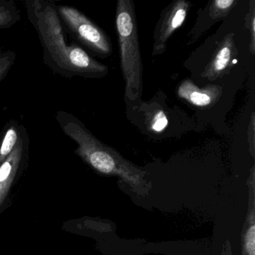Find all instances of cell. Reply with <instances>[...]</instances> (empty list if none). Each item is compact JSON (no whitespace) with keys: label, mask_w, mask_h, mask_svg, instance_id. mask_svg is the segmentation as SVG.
Wrapping results in <instances>:
<instances>
[{"label":"cell","mask_w":255,"mask_h":255,"mask_svg":"<svg viewBox=\"0 0 255 255\" xmlns=\"http://www.w3.org/2000/svg\"><path fill=\"white\" fill-rule=\"evenodd\" d=\"M24 4L42 47L43 62L53 73L67 79H101L108 75L107 65L93 59L80 44L67 40L54 1L26 0Z\"/></svg>","instance_id":"6da1fadb"},{"label":"cell","mask_w":255,"mask_h":255,"mask_svg":"<svg viewBox=\"0 0 255 255\" xmlns=\"http://www.w3.org/2000/svg\"><path fill=\"white\" fill-rule=\"evenodd\" d=\"M56 121L64 133L77 144L75 153L97 172L116 176L141 197H147L152 183L147 172L125 159L116 149L98 139L78 119L68 112L58 111Z\"/></svg>","instance_id":"7a4b0ae2"},{"label":"cell","mask_w":255,"mask_h":255,"mask_svg":"<svg viewBox=\"0 0 255 255\" xmlns=\"http://www.w3.org/2000/svg\"><path fill=\"white\" fill-rule=\"evenodd\" d=\"M116 26L121 68L125 82V101L138 104L142 95L143 65L135 5L132 0L118 1Z\"/></svg>","instance_id":"3957f363"},{"label":"cell","mask_w":255,"mask_h":255,"mask_svg":"<svg viewBox=\"0 0 255 255\" xmlns=\"http://www.w3.org/2000/svg\"><path fill=\"white\" fill-rule=\"evenodd\" d=\"M56 8L64 29L71 38L101 59L111 56L113 44L104 29L74 7L57 5Z\"/></svg>","instance_id":"277c9868"},{"label":"cell","mask_w":255,"mask_h":255,"mask_svg":"<svg viewBox=\"0 0 255 255\" xmlns=\"http://www.w3.org/2000/svg\"><path fill=\"white\" fill-rule=\"evenodd\" d=\"M191 2L187 0H174L159 16L153 32V56L162 54L171 35L184 23Z\"/></svg>","instance_id":"5b68a950"},{"label":"cell","mask_w":255,"mask_h":255,"mask_svg":"<svg viewBox=\"0 0 255 255\" xmlns=\"http://www.w3.org/2000/svg\"><path fill=\"white\" fill-rule=\"evenodd\" d=\"M29 144V134L24 125H22L17 145L8 157L0 164V207L5 202L13 182L27 164Z\"/></svg>","instance_id":"8992f818"},{"label":"cell","mask_w":255,"mask_h":255,"mask_svg":"<svg viewBox=\"0 0 255 255\" xmlns=\"http://www.w3.org/2000/svg\"><path fill=\"white\" fill-rule=\"evenodd\" d=\"M237 56L238 50L234 41V33L228 34L219 43L201 77L209 81L222 78L231 71Z\"/></svg>","instance_id":"52a82bcc"},{"label":"cell","mask_w":255,"mask_h":255,"mask_svg":"<svg viewBox=\"0 0 255 255\" xmlns=\"http://www.w3.org/2000/svg\"><path fill=\"white\" fill-rule=\"evenodd\" d=\"M236 0H213L198 13V17L192 31L189 32L188 44L196 41L204 32L222 19L225 18L237 4Z\"/></svg>","instance_id":"ba28073f"},{"label":"cell","mask_w":255,"mask_h":255,"mask_svg":"<svg viewBox=\"0 0 255 255\" xmlns=\"http://www.w3.org/2000/svg\"><path fill=\"white\" fill-rule=\"evenodd\" d=\"M177 95L191 105L199 108L213 107L222 96V88L219 85L198 87L192 80H183L177 88Z\"/></svg>","instance_id":"9c48e42d"},{"label":"cell","mask_w":255,"mask_h":255,"mask_svg":"<svg viewBox=\"0 0 255 255\" xmlns=\"http://www.w3.org/2000/svg\"><path fill=\"white\" fill-rule=\"evenodd\" d=\"M249 207L241 234L242 255H255V166L248 179Z\"/></svg>","instance_id":"30bf717a"},{"label":"cell","mask_w":255,"mask_h":255,"mask_svg":"<svg viewBox=\"0 0 255 255\" xmlns=\"http://www.w3.org/2000/svg\"><path fill=\"white\" fill-rule=\"evenodd\" d=\"M22 125L17 121H8L0 132V164L13 151L18 142Z\"/></svg>","instance_id":"8fae6325"},{"label":"cell","mask_w":255,"mask_h":255,"mask_svg":"<svg viewBox=\"0 0 255 255\" xmlns=\"http://www.w3.org/2000/svg\"><path fill=\"white\" fill-rule=\"evenodd\" d=\"M21 19V13L12 0H0V29H6L17 24Z\"/></svg>","instance_id":"7c38bea8"},{"label":"cell","mask_w":255,"mask_h":255,"mask_svg":"<svg viewBox=\"0 0 255 255\" xmlns=\"http://www.w3.org/2000/svg\"><path fill=\"white\" fill-rule=\"evenodd\" d=\"M16 53L0 46V83L9 74L15 64Z\"/></svg>","instance_id":"4fadbf2b"},{"label":"cell","mask_w":255,"mask_h":255,"mask_svg":"<svg viewBox=\"0 0 255 255\" xmlns=\"http://www.w3.org/2000/svg\"><path fill=\"white\" fill-rule=\"evenodd\" d=\"M246 26L249 29L250 40H249V51L252 55L255 53V2L251 1L250 8L246 17Z\"/></svg>","instance_id":"5bb4252c"},{"label":"cell","mask_w":255,"mask_h":255,"mask_svg":"<svg viewBox=\"0 0 255 255\" xmlns=\"http://www.w3.org/2000/svg\"><path fill=\"white\" fill-rule=\"evenodd\" d=\"M149 127L152 131L156 132H162L168 125V119L163 110H159L150 115L148 120Z\"/></svg>","instance_id":"9a60e30c"},{"label":"cell","mask_w":255,"mask_h":255,"mask_svg":"<svg viewBox=\"0 0 255 255\" xmlns=\"http://www.w3.org/2000/svg\"><path fill=\"white\" fill-rule=\"evenodd\" d=\"M255 113H252L250 118V122L249 125V131H248V141L249 144V151L252 157L255 158Z\"/></svg>","instance_id":"2e32d148"},{"label":"cell","mask_w":255,"mask_h":255,"mask_svg":"<svg viewBox=\"0 0 255 255\" xmlns=\"http://www.w3.org/2000/svg\"><path fill=\"white\" fill-rule=\"evenodd\" d=\"M221 255H233L232 246H231V243H230L229 240H227L222 246Z\"/></svg>","instance_id":"e0dca14e"}]
</instances>
